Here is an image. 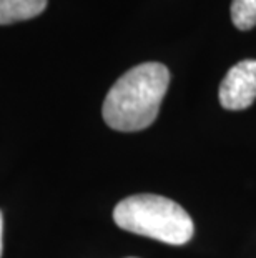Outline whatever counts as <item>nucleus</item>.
Masks as SVG:
<instances>
[{"instance_id": "obj_1", "label": "nucleus", "mask_w": 256, "mask_h": 258, "mask_svg": "<svg viewBox=\"0 0 256 258\" xmlns=\"http://www.w3.org/2000/svg\"><path fill=\"white\" fill-rule=\"evenodd\" d=\"M170 84V72L160 62H145L130 69L113 84L103 102V120L118 132H138L158 117Z\"/></svg>"}, {"instance_id": "obj_4", "label": "nucleus", "mask_w": 256, "mask_h": 258, "mask_svg": "<svg viewBox=\"0 0 256 258\" xmlns=\"http://www.w3.org/2000/svg\"><path fill=\"white\" fill-rule=\"evenodd\" d=\"M47 0H0V25L30 20L40 15Z\"/></svg>"}, {"instance_id": "obj_3", "label": "nucleus", "mask_w": 256, "mask_h": 258, "mask_svg": "<svg viewBox=\"0 0 256 258\" xmlns=\"http://www.w3.org/2000/svg\"><path fill=\"white\" fill-rule=\"evenodd\" d=\"M220 103L226 110H244L256 100V60H241L228 70L220 85Z\"/></svg>"}, {"instance_id": "obj_5", "label": "nucleus", "mask_w": 256, "mask_h": 258, "mask_svg": "<svg viewBox=\"0 0 256 258\" xmlns=\"http://www.w3.org/2000/svg\"><path fill=\"white\" fill-rule=\"evenodd\" d=\"M231 20L238 30H251L256 25V0H233Z\"/></svg>"}, {"instance_id": "obj_6", "label": "nucleus", "mask_w": 256, "mask_h": 258, "mask_svg": "<svg viewBox=\"0 0 256 258\" xmlns=\"http://www.w3.org/2000/svg\"><path fill=\"white\" fill-rule=\"evenodd\" d=\"M2 235H4V217H2V212H0V258H2V250H4Z\"/></svg>"}, {"instance_id": "obj_2", "label": "nucleus", "mask_w": 256, "mask_h": 258, "mask_svg": "<svg viewBox=\"0 0 256 258\" xmlns=\"http://www.w3.org/2000/svg\"><path fill=\"white\" fill-rule=\"evenodd\" d=\"M113 220L122 230L168 245H185L195 232L192 217L182 205L153 194L122 200L113 210Z\"/></svg>"}]
</instances>
